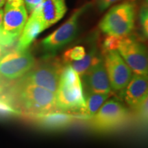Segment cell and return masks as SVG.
<instances>
[{
    "label": "cell",
    "mask_w": 148,
    "mask_h": 148,
    "mask_svg": "<svg viewBox=\"0 0 148 148\" xmlns=\"http://www.w3.org/2000/svg\"><path fill=\"white\" fill-rule=\"evenodd\" d=\"M56 103L58 111L80 113L85 116L86 102L79 74L70 64L62 67L57 91Z\"/></svg>",
    "instance_id": "obj_1"
},
{
    "label": "cell",
    "mask_w": 148,
    "mask_h": 148,
    "mask_svg": "<svg viewBox=\"0 0 148 148\" xmlns=\"http://www.w3.org/2000/svg\"><path fill=\"white\" fill-rule=\"evenodd\" d=\"M11 95L21 111L29 116L36 118L58 110L56 94L36 85L17 82Z\"/></svg>",
    "instance_id": "obj_2"
},
{
    "label": "cell",
    "mask_w": 148,
    "mask_h": 148,
    "mask_svg": "<svg viewBox=\"0 0 148 148\" xmlns=\"http://www.w3.org/2000/svg\"><path fill=\"white\" fill-rule=\"evenodd\" d=\"M136 6L130 1L119 3L109 9L99 23V27L106 35L124 37L134 27Z\"/></svg>",
    "instance_id": "obj_3"
},
{
    "label": "cell",
    "mask_w": 148,
    "mask_h": 148,
    "mask_svg": "<svg viewBox=\"0 0 148 148\" xmlns=\"http://www.w3.org/2000/svg\"><path fill=\"white\" fill-rule=\"evenodd\" d=\"M91 5V3H86L75 9L60 27L42 40L40 45L46 54H55L75 38L78 32L79 19Z\"/></svg>",
    "instance_id": "obj_4"
},
{
    "label": "cell",
    "mask_w": 148,
    "mask_h": 148,
    "mask_svg": "<svg viewBox=\"0 0 148 148\" xmlns=\"http://www.w3.org/2000/svg\"><path fill=\"white\" fill-rule=\"evenodd\" d=\"M3 6L1 44L8 47L19 38L28 13L23 0H5Z\"/></svg>",
    "instance_id": "obj_5"
},
{
    "label": "cell",
    "mask_w": 148,
    "mask_h": 148,
    "mask_svg": "<svg viewBox=\"0 0 148 148\" xmlns=\"http://www.w3.org/2000/svg\"><path fill=\"white\" fill-rule=\"evenodd\" d=\"M35 63L34 57L27 49L8 51L0 59V80L3 82L21 78Z\"/></svg>",
    "instance_id": "obj_6"
},
{
    "label": "cell",
    "mask_w": 148,
    "mask_h": 148,
    "mask_svg": "<svg viewBox=\"0 0 148 148\" xmlns=\"http://www.w3.org/2000/svg\"><path fill=\"white\" fill-rule=\"evenodd\" d=\"M62 67L55 60H45L33 66L18 83L34 84L56 94Z\"/></svg>",
    "instance_id": "obj_7"
},
{
    "label": "cell",
    "mask_w": 148,
    "mask_h": 148,
    "mask_svg": "<svg viewBox=\"0 0 148 148\" xmlns=\"http://www.w3.org/2000/svg\"><path fill=\"white\" fill-rule=\"evenodd\" d=\"M129 119V112L121 103L110 99L92 117L91 124L96 130L108 132L123 125Z\"/></svg>",
    "instance_id": "obj_8"
},
{
    "label": "cell",
    "mask_w": 148,
    "mask_h": 148,
    "mask_svg": "<svg viewBox=\"0 0 148 148\" xmlns=\"http://www.w3.org/2000/svg\"><path fill=\"white\" fill-rule=\"evenodd\" d=\"M116 51L134 74L147 77V56L143 43L128 35L122 38Z\"/></svg>",
    "instance_id": "obj_9"
},
{
    "label": "cell",
    "mask_w": 148,
    "mask_h": 148,
    "mask_svg": "<svg viewBox=\"0 0 148 148\" xmlns=\"http://www.w3.org/2000/svg\"><path fill=\"white\" fill-rule=\"evenodd\" d=\"M103 63L111 88L123 90L132 78V70L116 50L105 52Z\"/></svg>",
    "instance_id": "obj_10"
},
{
    "label": "cell",
    "mask_w": 148,
    "mask_h": 148,
    "mask_svg": "<svg viewBox=\"0 0 148 148\" xmlns=\"http://www.w3.org/2000/svg\"><path fill=\"white\" fill-rule=\"evenodd\" d=\"M66 11L65 0H44L32 12H35L44 29H46L62 19Z\"/></svg>",
    "instance_id": "obj_11"
},
{
    "label": "cell",
    "mask_w": 148,
    "mask_h": 148,
    "mask_svg": "<svg viewBox=\"0 0 148 148\" xmlns=\"http://www.w3.org/2000/svg\"><path fill=\"white\" fill-rule=\"evenodd\" d=\"M82 76L84 86L89 92L110 93L111 87L102 59L92 65Z\"/></svg>",
    "instance_id": "obj_12"
},
{
    "label": "cell",
    "mask_w": 148,
    "mask_h": 148,
    "mask_svg": "<svg viewBox=\"0 0 148 148\" xmlns=\"http://www.w3.org/2000/svg\"><path fill=\"white\" fill-rule=\"evenodd\" d=\"M123 90L125 102L134 109L147 97V77L134 74Z\"/></svg>",
    "instance_id": "obj_13"
},
{
    "label": "cell",
    "mask_w": 148,
    "mask_h": 148,
    "mask_svg": "<svg viewBox=\"0 0 148 148\" xmlns=\"http://www.w3.org/2000/svg\"><path fill=\"white\" fill-rule=\"evenodd\" d=\"M45 29L39 18L34 12H32L29 14L21 34L18 38L15 49L20 51L28 49L33 41Z\"/></svg>",
    "instance_id": "obj_14"
},
{
    "label": "cell",
    "mask_w": 148,
    "mask_h": 148,
    "mask_svg": "<svg viewBox=\"0 0 148 148\" xmlns=\"http://www.w3.org/2000/svg\"><path fill=\"white\" fill-rule=\"evenodd\" d=\"M36 118L40 126L50 130L64 128L69 126L73 121V116L58 110L42 114Z\"/></svg>",
    "instance_id": "obj_15"
},
{
    "label": "cell",
    "mask_w": 148,
    "mask_h": 148,
    "mask_svg": "<svg viewBox=\"0 0 148 148\" xmlns=\"http://www.w3.org/2000/svg\"><path fill=\"white\" fill-rule=\"evenodd\" d=\"M101 58L98 55L97 47L96 45L92 46L88 53H86L84 58L78 61H73L70 62L73 69L79 74L83 75L92 65L97 63Z\"/></svg>",
    "instance_id": "obj_16"
},
{
    "label": "cell",
    "mask_w": 148,
    "mask_h": 148,
    "mask_svg": "<svg viewBox=\"0 0 148 148\" xmlns=\"http://www.w3.org/2000/svg\"><path fill=\"white\" fill-rule=\"evenodd\" d=\"M109 96H110V93L89 92V94L87 95L86 99H85V102H86L85 118L90 119L95 115Z\"/></svg>",
    "instance_id": "obj_17"
},
{
    "label": "cell",
    "mask_w": 148,
    "mask_h": 148,
    "mask_svg": "<svg viewBox=\"0 0 148 148\" xmlns=\"http://www.w3.org/2000/svg\"><path fill=\"white\" fill-rule=\"evenodd\" d=\"M21 114V110L15 105L11 95H5L0 92V115L17 116Z\"/></svg>",
    "instance_id": "obj_18"
},
{
    "label": "cell",
    "mask_w": 148,
    "mask_h": 148,
    "mask_svg": "<svg viewBox=\"0 0 148 148\" xmlns=\"http://www.w3.org/2000/svg\"><path fill=\"white\" fill-rule=\"evenodd\" d=\"M86 53V51L83 46H75L65 51L63 55V60L66 64L73 61L80 60L84 58Z\"/></svg>",
    "instance_id": "obj_19"
},
{
    "label": "cell",
    "mask_w": 148,
    "mask_h": 148,
    "mask_svg": "<svg viewBox=\"0 0 148 148\" xmlns=\"http://www.w3.org/2000/svg\"><path fill=\"white\" fill-rule=\"evenodd\" d=\"M139 22L141 32L144 37L148 36V6L147 0L143 1L139 10Z\"/></svg>",
    "instance_id": "obj_20"
},
{
    "label": "cell",
    "mask_w": 148,
    "mask_h": 148,
    "mask_svg": "<svg viewBox=\"0 0 148 148\" xmlns=\"http://www.w3.org/2000/svg\"><path fill=\"white\" fill-rule=\"evenodd\" d=\"M123 37L106 35V37L103 40L102 43V48L103 52H107L112 50H117L120 42Z\"/></svg>",
    "instance_id": "obj_21"
},
{
    "label": "cell",
    "mask_w": 148,
    "mask_h": 148,
    "mask_svg": "<svg viewBox=\"0 0 148 148\" xmlns=\"http://www.w3.org/2000/svg\"><path fill=\"white\" fill-rule=\"evenodd\" d=\"M134 110H136L140 120L146 123L147 121V97L144 99L139 104L135 107Z\"/></svg>",
    "instance_id": "obj_22"
},
{
    "label": "cell",
    "mask_w": 148,
    "mask_h": 148,
    "mask_svg": "<svg viewBox=\"0 0 148 148\" xmlns=\"http://www.w3.org/2000/svg\"><path fill=\"white\" fill-rule=\"evenodd\" d=\"M120 1L121 0H97L96 4H97V7L99 12H103L106 9L114 5V3Z\"/></svg>",
    "instance_id": "obj_23"
},
{
    "label": "cell",
    "mask_w": 148,
    "mask_h": 148,
    "mask_svg": "<svg viewBox=\"0 0 148 148\" xmlns=\"http://www.w3.org/2000/svg\"><path fill=\"white\" fill-rule=\"evenodd\" d=\"M44 0H23L27 13L30 14Z\"/></svg>",
    "instance_id": "obj_24"
},
{
    "label": "cell",
    "mask_w": 148,
    "mask_h": 148,
    "mask_svg": "<svg viewBox=\"0 0 148 148\" xmlns=\"http://www.w3.org/2000/svg\"><path fill=\"white\" fill-rule=\"evenodd\" d=\"M3 17V9L0 8V43L1 44V36H2ZM1 45H2V44H1Z\"/></svg>",
    "instance_id": "obj_25"
},
{
    "label": "cell",
    "mask_w": 148,
    "mask_h": 148,
    "mask_svg": "<svg viewBox=\"0 0 148 148\" xmlns=\"http://www.w3.org/2000/svg\"><path fill=\"white\" fill-rule=\"evenodd\" d=\"M7 51H8L6 50V47H5V46H3L0 43V59L2 58L3 55H4Z\"/></svg>",
    "instance_id": "obj_26"
},
{
    "label": "cell",
    "mask_w": 148,
    "mask_h": 148,
    "mask_svg": "<svg viewBox=\"0 0 148 148\" xmlns=\"http://www.w3.org/2000/svg\"><path fill=\"white\" fill-rule=\"evenodd\" d=\"M5 3V0H0V8H2Z\"/></svg>",
    "instance_id": "obj_27"
},
{
    "label": "cell",
    "mask_w": 148,
    "mask_h": 148,
    "mask_svg": "<svg viewBox=\"0 0 148 148\" xmlns=\"http://www.w3.org/2000/svg\"><path fill=\"white\" fill-rule=\"evenodd\" d=\"M128 1H130V2H133V3H136V1H139V0H127Z\"/></svg>",
    "instance_id": "obj_28"
},
{
    "label": "cell",
    "mask_w": 148,
    "mask_h": 148,
    "mask_svg": "<svg viewBox=\"0 0 148 148\" xmlns=\"http://www.w3.org/2000/svg\"><path fill=\"white\" fill-rule=\"evenodd\" d=\"M1 83H2V82H1V80H0V87H1Z\"/></svg>",
    "instance_id": "obj_29"
}]
</instances>
